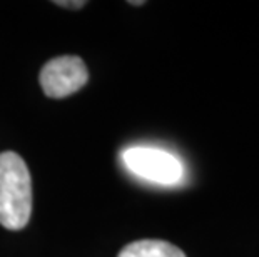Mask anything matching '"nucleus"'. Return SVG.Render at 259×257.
Listing matches in <instances>:
<instances>
[{"label":"nucleus","instance_id":"39448f33","mask_svg":"<svg viewBox=\"0 0 259 257\" xmlns=\"http://www.w3.org/2000/svg\"><path fill=\"white\" fill-rule=\"evenodd\" d=\"M56 5H60V7H69V9H80V7H84V5L87 2H84V0H80V2H54Z\"/></svg>","mask_w":259,"mask_h":257},{"label":"nucleus","instance_id":"20e7f679","mask_svg":"<svg viewBox=\"0 0 259 257\" xmlns=\"http://www.w3.org/2000/svg\"><path fill=\"white\" fill-rule=\"evenodd\" d=\"M117 257H186V254L166 240L142 239L122 247Z\"/></svg>","mask_w":259,"mask_h":257},{"label":"nucleus","instance_id":"f257e3e1","mask_svg":"<svg viewBox=\"0 0 259 257\" xmlns=\"http://www.w3.org/2000/svg\"><path fill=\"white\" fill-rule=\"evenodd\" d=\"M32 212V180L19 154H0V224L10 231H20L29 224Z\"/></svg>","mask_w":259,"mask_h":257},{"label":"nucleus","instance_id":"f03ea898","mask_svg":"<svg viewBox=\"0 0 259 257\" xmlns=\"http://www.w3.org/2000/svg\"><path fill=\"white\" fill-rule=\"evenodd\" d=\"M122 162L134 176L164 185L179 182L184 172L178 157L154 147H129L122 152Z\"/></svg>","mask_w":259,"mask_h":257},{"label":"nucleus","instance_id":"7ed1b4c3","mask_svg":"<svg viewBox=\"0 0 259 257\" xmlns=\"http://www.w3.org/2000/svg\"><path fill=\"white\" fill-rule=\"evenodd\" d=\"M44 94L51 99H64L75 94L89 80L84 60L75 56H62L51 59L38 75Z\"/></svg>","mask_w":259,"mask_h":257}]
</instances>
